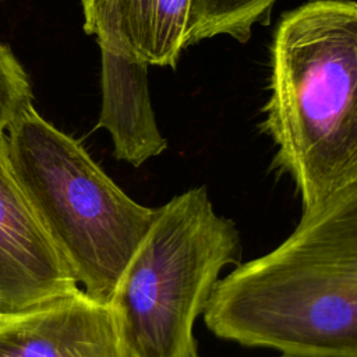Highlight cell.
<instances>
[{
  "label": "cell",
  "instance_id": "obj_1",
  "mask_svg": "<svg viewBox=\"0 0 357 357\" xmlns=\"http://www.w3.org/2000/svg\"><path fill=\"white\" fill-rule=\"evenodd\" d=\"M202 314L215 336L241 346L357 357V184L303 211L268 254L237 264Z\"/></svg>",
  "mask_w": 357,
  "mask_h": 357
},
{
  "label": "cell",
  "instance_id": "obj_2",
  "mask_svg": "<svg viewBox=\"0 0 357 357\" xmlns=\"http://www.w3.org/2000/svg\"><path fill=\"white\" fill-rule=\"evenodd\" d=\"M261 128L303 211L357 184V4L311 0L284 13L271 43Z\"/></svg>",
  "mask_w": 357,
  "mask_h": 357
},
{
  "label": "cell",
  "instance_id": "obj_3",
  "mask_svg": "<svg viewBox=\"0 0 357 357\" xmlns=\"http://www.w3.org/2000/svg\"><path fill=\"white\" fill-rule=\"evenodd\" d=\"M8 162L78 284L107 304L156 208L127 195L79 141L32 103L4 132Z\"/></svg>",
  "mask_w": 357,
  "mask_h": 357
},
{
  "label": "cell",
  "instance_id": "obj_4",
  "mask_svg": "<svg viewBox=\"0 0 357 357\" xmlns=\"http://www.w3.org/2000/svg\"><path fill=\"white\" fill-rule=\"evenodd\" d=\"M240 262L236 223L215 211L206 187L156 208L107 303L131 357H199L195 321L223 268Z\"/></svg>",
  "mask_w": 357,
  "mask_h": 357
},
{
  "label": "cell",
  "instance_id": "obj_5",
  "mask_svg": "<svg viewBox=\"0 0 357 357\" xmlns=\"http://www.w3.org/2000/svg\"><path fill=\"white\" fill-rule=\"evenodd\" d=\"M79 287L67 259L21 187L0 137V314L17 312Z\"/></svg>",
  "mask_w": 357,
  "mask_h": 357
},
{
  "label": "cell",
  "instance_id": "obj_6",
  "mask_svg": "<svg viewBox=\"0 0 357 357\" xmlns=\"http://www.w3.org/2000/svg\"><path fill=\"white\" fill-rule=\"evenodd\" d=\"M0 357H131L114 311L81 287L0 314Z\"/></svg>",
  "mask_w": 357,
  "mask_h": 357
},
{
  "label": "cell",
  "instance_id": "obj_7",
  "mask_svg": "<svg viewBox=\"0 0 357 357\" xmlns=\"http://www.w3.org/2000/svg\"><path fill=\"white\" fill-rule=\"evenodd\" d=\"M84 31L99 47L148 66L176 68L188 47L190 0H79Z\"/></svg>",
  "mask_w": 357,
  "mask_h": 357
},
{
  "label": "cell",
  "instance_id": "obj_8",
  "mask_svg": "<svg viewBox=\"0 0 357 357\" xmlns=\"http://www.w3.org/2000/svg\"><path fill=\"white\" fill-rule=\"evenodd\" d=\"M99 49L102 105L98 127L109 132L113 156L138 167L167 148L151 105L148 64Z\"/></svg>",
  "mask_w": 357,
  "mask_h": 357
},
{
  "label": "cell",
  "instance_id": "obj_9",
  "mask_svg": "<svg viewBox=\"0 0 357 357\" xmlns=\"http://www.w3.org/2000/svg\"><path fill=\"white\" fill-rule=\"evenodd\" d=\"M276 0H190L187 45L229 35L241 43L251 36L252 25L266 22Z\"/></svg>",
  "mask_w": 357,
  "mask_h": 357
},
{
  "label": "cell",
  "instance_id": "obj_10",
  "mask_svg": "<svg viewBox=\"0 0 357 357\" xmlns=\"http://www.w3.org/2000/svg\"><path fill=\"white\" fill-rule=\"evenodd\" d=\"M32 99L28 74L11 49L0 43V137Z\"/></svg>",
  "mask_w": 357,
  "mask_h": 357
},
{
  "label": "cell",
  "instance_id": "obj_11",
  "mask_svg": "<svg viewBox=\"0 0 357 357\" xmlns=\"http://www.w3.org/2000/svg\"><path fill=\"white\" fill-rule=\"evenodd\" d=\"M278 357H343V356H314V354H297V353H280Z\"/></svg>",
  "mask_w": 357,
  "mask_h": 357
},
{
  "label": "cell",
  "instance_id": "obj_12",
  "mask_svg": "<svg viewBox=\"0 0 357 357\" xmlns=\"http://www.w3.org/2000/svg\"><path fill=\"white\" fill-rule=\"evenodd\" d=\"M0 1H1V0H0Z\"/></svg>",
  "mask_w": 357,
  "mask_h": 357
}]
</instances>
